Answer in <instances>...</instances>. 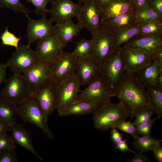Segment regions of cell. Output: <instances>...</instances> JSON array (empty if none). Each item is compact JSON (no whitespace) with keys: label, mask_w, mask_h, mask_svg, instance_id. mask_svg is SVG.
<instances>
[{"label":"cell","mask_w":162,"mask_h":162,"mask_svg":"<svg viewBox=\"0 0 162 162\" xmlns=\"http://www.w3.org/2000/svg\"><path fill=\"white\" fill-rule=\"evenodd\" d=\"M113 92L114 97L118 98L131 118L144 110H154L145 87L138 82L134 74L126 72Z\"/></svg>","instance_id":"1"},{"label":"cell","mask_w":162,"mask_h":162,"mask_svg":"<svg viewBox=\"0 0 162 162\" xmlns=\"http://www.w3.org/2000/svg\"><path fill=\"white\" fill-rule=\"evenodd\" d=\"M128 117L126 109L121 103L114 104L110 102L103 104L94 114L92 119L95 129L105 131L114 128Z\"/></svg>","instance_id":"2"},{"label":"cell","mask_w":162,"mask_h":162,"mask_svg":"<svg viewBox=\"0 0 162 162\" xmlns=\"http://www.w3.org/2000/svg\"><path fill=\"white\" fill-rule=\"evenodd\" d=\"M18 113L25 122L39 128L46 136L53 139L54 135L47 123V119L34 100L30 96L18 105Z\"/></svg>","instance_id":"3"},{"label":"cell","mask_w":162,"mask_h":162,"mask_svg":"<svg viewBox=\"0 0 162 162\" xmlns=\"http://www.w3.org/2000/svg\"><path fill=\"white\" fill-rule=\"evenodd\" d=\"M4 83L0 98L18 106L31 96V90L22 74H13Z\"/></svg>","instance_id":"4"},{"label":"cell","mask_w":162,"mask_h":162,"mask_svg":"<svg viewBox=\"0 0 162 162\" xmlns=\"http://www.w3.org/2000/svg\"><path fill=\"white\" fill-rule=\"evenodd\" d=\"M78 23L87 29L92 37L104 30L101 22V12L96 0H88L81 5L76 17Z\"/></svg>","instance_id":"5"},{"label":"cell","mask_w":162,"mask_h":162,"mask_svg":"<svg viewBox=\"0 0 162 162\" xmlns=\"http://www.w3.org/2000/svg\"><path fill=\"white\" fill-rule=\"evenodd\" d=\"M126 70L122 57L121 47L101 66L100 75L112 91L121 81Z\"/></svg>","instance_id":"6"},{"label":"cell","mask_w":162,"mask_h":162,"mask_svg":"<svg viewBox=\"0 0 162 162\" xmlns=\"http://www.w3.org/2000/svg\"><path fill=\"white\" fill-rule=\"evenodd\" d=\"M40 62L36 51L28 45L20 44L6 64L13 74H22Z\"/></svg>","instance_id":"7"},{"label":"cell","mask_w":162,"mask_h":162,"mask_svg":"<svg viewBox=\"0 0 162 162\" xmlns=\"http://www.w3.org/2000/svg\"><path fill=\"white\" fill-rule=\"evenodd\" d=\"M81 86L75 74L58 83L56 110L58 114L78 100Z\"/></svg>","instance_id":"8"},{"label":"cell","mask_w":162,"mask_h":162,"mask_svg":"<svg viewBox=\"0 0 162 162\" xmlns=\"http://www.w3.org/2000/svg\"><path fill=\"white\" fill-rule=\"evenodd\" d=\"M58 84L50 79L31 94L47 119L56 110Z\"/></svg>","instance_id":"9"},{"label":"cell","mask_w":162,"mask_h":162,"mask_svg":"<svg viewBox=\"0 0 162 162\" xmlns=\"http://www.w3.org/2000/svg\"><path fill=\"white\" fill-rule=\"evenodd\" d=\"M92 48L90 55L101 66L115 52L116 48L113 32L104 29L98 35L92 37Z\"/></svg>","instance_id":"10"},{"label":"cell","mask_w":162,"mask_h":162,"mask_svg":"<svg viewBox=\"0 0 162 162\" xmlns=\"http://www.w3.org/2000/svg\"><path fill=\"white\" fill-rule=\"evenodd\" d=\"M88 85L81 91L78 100L106 104L110 102L114 97L113 91L101 75Z\"/></svg>","instance_id":"11"},{"label":"cell","mask_w":162,"mask_h":162,"mask_svg":"<svg viewBox=\"0 0 162 162\" xmlns=\"http://www.w3.org/2000/svg\"><path fill=\"white\" fill-rule=\"evenodd\" d=\"M126 72L135 74L153 61L152 54L139 48L122 46Z\"/></svg>","instance_id":"12"},{"label":"cell","mask_w":162,"mask_h":162,"mask_svg":"<svg viewBox=\"0 0 162 162\" xmlns=\"http://www.w3.org/2000/svg\"><path fill=\"white\" fill-rule=\"evenodd\" d=\"M26 15L28 20L26 31L28 46H30L37 40L49 38L55 34L56 26L53 25V22L50 19L48 20L46 16H42L40 19L35 20L30 18L28 14Z\"/></svg>","instance_id":"13"},{"label":"cell","mask_w":162,"mask_h":162,"mask_svg":"<svg viewBox=\"0 0 162 162\" xmlns=\"http://www.w3.org/2000/svg\"><path fill=\"white\" fill-rule=\"evenodd\" d=\"M65 46L56 34L38 40L36 52L40 62L54 63L61 56Z\"/></svg>","instance_id":"14"},{"label":"cell","mask_w":162,"mask_h":162,"mask_svg":"<svg viewBox=\"0 0 162 162\" xmlns=\"http://www.w3.org/2000/svg\"><path fill=\"white\" fill-rule=\"evenodd\" d=\"M51 7L48 9L47 14L56 25L61 24L74 17H76L81 5L72 0H53Z\"/></svg>","instance_id":"15"},{"label":"cell","mask_w":162,"mask_h":162,"mask_svg":"<svg viewBox=\"0 0 162 162\" xmlns=\"http://www.w3.org/2000/svg\"><path fill=\"white\" fill-rule=\"evenodd\" d=\"M54 64V63L40 62L23 74L31 93L51 79Z\"/></svg>","instance_id":"16"},{"label":"cell","mask_w":162,"mask_h":162,"mask_svg":"<svg viewBox=\"0 0 162 162\" xmlns=\"http://www.w3.org/2000/svg\"><path fill=\"white\" fill-rule=\"evenodd\" d=\"M101 66L90 55L78 59L75 74L81 86L88 85L100 76Z\"/></svg>","instance_id":"17"},{"label":"cell","mask_w":162,"mask_h":162,"mask_svg":"<svg viewBox=\"0 0 162 162\" xmlns=\"http://www.w3.org/2000/svg\"><path fill=\"white\" fill-rule=\"evenodd\" d=\"M78 58L64 51L54 62L51 79L57 83L76 74Z\"/></svg>","instance_id":"18"},{"label":"cell","mask_w":162,"mask_h":162,"mask_svg":"<svg viewBox=\"0 0 162 162\" xmlns=\"http://www.w3.org/2000/svg\"><path fill=\"white\" fill-rule=\"evenodd\" d=\"M136 10L134 0H114L100 10L101 22L124 14L135 12Z\"/></svg>","instance_id":"19"},{"label":"cell","mask_w":162,"mask_h":162,"mask_svg":"<svg viewBox=\"0 0 162 162\" xmlns=\"http://www.w3.org/2000/svg\"><path fill=\"white\" fill-rule=\"evenodd\" d=\"M122 46L139 48L152 54L162 47V35L154 36L138 35Z\"/></svg>","instance_id":"20"},{"label":"cell","mask_w":162,"mask_h":162,"mask_svg":"<svg viewBox=\"0 0 162 162\" xmlns=\"http://www.w3.org/2000/svg\"><path fill=\"white\" fill-rule=\"evenodd\" d=\"M12 137L14 142L29 151L41 161L42 159L34 148L29 132L22 124L16 122L10 126Z\"/></svg>","instance_id":"21"},{"label":"cell","mask_w":162,"mask_h":162,"mask_svg":"<svg viewBox=\"0 0 162 162\" xmlns=\"http://www.w3.org/2000/svg\"><path fill=\"white\" fill-rule=\"evenodd\" d=\"M162 72V66L155 60H153L148 64L135 74L138 82L145 86L157 85L158 77Z\"/></svg>","instance_id":"22"},{"label":"cell","mask_w":162,"mask_h":162,"mask_svg":"<svg viewBox=\"0 0 162 162\" xmlns=\"http://www.w3.org/2000/svg\"><path fill=\"white\" fill-rule=\"evenodd\" d=\"M135 12L127 13L101 22L104 29L113 32L119 29L130 27L137 24Z\"/></svg>","instance_id":"23"},{"label":"cell","mask_w":162,"mask_h":162,"mask_svg":"<svg viewBox=\"0 0 162 162\" xmlns=\"http://www.w3.org/2000/svg\"><path fill=\"white\" fill-rule=\"evenodd\" d=\"M56 26L55 34L58 36L65 46L72 42L73 38L78 35L83 28L78 23H74L72 19Z\"/></svg>","instance_id":"24"},{"label":"cell","mask_w":162,"mask_h":162,"mask_svg":"<svg viewBox=\"0 0 162 162\" xmlns=\"http://www.w3.org/2000/svg\"><path fill=\"white\" fill-rule=\"evenodd\" d=\"M102 103L77 100L65 108L59 115L61 116L94 114Z\"/></svg>","instance_id":"25"},{"label":"cell","mask_w":162,"mask_h":162,"mask_svg":"<svg viewBox=\"0 0 162 162\" xmlns=\"http://www.w3.org/2000/svg\"><path fill=\"white\" fill-rule=\"evenodd\" d=\"M18 106L0 98V121L9 125L16 122Z\"/></svg>","instance_id":"26"},{"label":"cell","mask_w":162,"mask_h":162,"mask_svg":"<svg viewBox=\"0 0 162 162\" xmlns=\"http://www.w3.org/2000/svg\"><path fill=\"white\" fill-rule=\"evenodd\" d=\"M140 24L119 29L113 32L117 48L139 35Z\"/></svg>","instance_id":"27"},{"label":"cell","mask_w":162,"mask_h":162,"mask_svg":"<svg viewBox=\"0 0 162 162\" xmlns=\"http://www.w3.org/2000/svg\"><path fill=\"white\" fill-rule=\"evenodd\" d=\"M145 88L154 110L160 118L162 116V87L158 85H150Z\"/></svg>","instance_id":"28"},{"label":"cell","mask_w":162,"mask_h":162,"mask_svg":"<svg viewBox=\"0 0 162 162\" xmlns=\"http://www.w3.org/2000/svg\"><path fill=\"white\" fill-rule=\"evenodd\" d=\"M135 16L137 23L152 21H162V16L151 9L147 4L136 10Z\"/></svg>","instance_id":"29"},{"label":"cell","mask_w":162,"mask_h":162,"mask_svg":"<svg viewBox=\"0 0 162 162\" xmlns=\"http://www.w3.org/2000/svg\"><path fill=\"white\" fill-rule=\"evenodd\" d=\"M162 142L161 140H157L151 136H139L134 138L133 145L137 151L143 152L152 151L158 142Z\"/></svg>","instance_id":"30"},{"label":"cell","mask_w":162,"mask_h":162,"mask_svg":"<svg viewBox=\"0 0 162 162\" xmlns=\"http://www.w3.org/2000/svg\"><path fill=\"white\" fill-rule=\"evenodd\" d=\"M140 24L139 36H154L162 35V21H152Z\"/></svg>","instance_id":"31"},{"label":"cell","mask_w":162,"mask_h":162,"mask_svg":"<svg viewBox=\"0 0 162 162\" xmlns=\"http://www.w3.org/2000/svg\"><path fill=\"white\" fill-rule=\"evenodd\" d=\"M92 44V39L88 40L82 38L77 42L75 49L71 53L78 59L87 56L91 53Z\"/></svg>","instance_id":"32"},{"label":"cell","mask_w":162,"mask_h":162,"mask_svg":"<svg viewBox=\"0 0 162 162\" xmlns=\"http://www.w3.org/2000/svg\"><path fill=\"white\" fill-rule=\"evenodd\" d=\"M0 8L9 9L16 13H23L26 14L32 11L26 8L20 0H0Z\"/></svg>","instance_id":"33"},{"label":"cell","mask_w":162,"mask_h":162,"mask_svg":"<svg viewBox=\"0 0 162 162\" xmlns=\"http://www.w3.org/2000/svg\"><path fill=\"white\" fill-rule=\"evenodd\" d=\"M22 38H18L15 34L10 32L8 27H6L4 31L1 36L2 43L4 45L9 46L15 47L16 49L19 46V44Z\"/></svg>","instance_id":"34"},{"label":"cell","mask_w":162,"mask_h":162,"mask_svg":"<svg viewBox=\"0 0 162 162\" xmlns=\"http://www.w3.org/2000/svg\"><path fill=\"white\" fill-rule=\"evenodd\" d=\"M53 0H26V2H30L34 6L35 14L42 16H46L47 14V6Z\"/></svg>","instance_id":"35"},{"label":"cell","mask_w":162,"mask_h":162,"mask_svg":"<svg viewBox=\"0 0 162 162\" xmlns=\"http://www.w3.org/2000/svg\"><path fill=\"white\" fill-rule=\"evenodd\" d=\"M114 128L129 134L134 138L138 135L136 126L130 121L124 120L116 124Z\"/></svg>","instance_id":"36"},{"label":"cell","mask_w":162,"mask_h":162,"mask_svg":"<svg viewBox=\"0 0 162 162\" xmlns=\"http://www.w3.org/2000/svg\"><path fill=\"white\" fill-rule=\"evenodd\" d=\"M159 119L157 117L150 119L148 122L135 126L137 134L143 136H151L150 133L152 128L154 124L156 121Z\"/></svg>","instance_id":"37"},{"label":"cell","mask_w":162,"mask_h":162,"mask_svg":"<svg viewBox=\"0 0 162 162\" xmlns=\"http://www.w3.org/2000/svg\"><path fill=\"white\" fill-rule=\"evenodd\" d=\"M154 113H155V112L151 109L142 110L136 115V118L133 124L136 126L146 123L150 120L152 115Z\"/></svg>","instance_id":"38"},{"label":"cell","mask_w":162,"mask_h":162,"mask_svg":"<svg viewBox=\"0 0 162 162\" xmlns=\"http://www.w3.org/2000/svg\"><path fill=\"white\" fill-rule=\"evenodd\" d=\"M16 148L12 137L7 133L0 135V152L8 149Z\"/></svg>","instance_id":"39"},{"label":"cell","mask_w":162,"mask_h":162,"mask_svg":"<svg viewBox=\"0 0 162 162\" xmlns=\"http://www.w3.org/2000/svg\"><path fill=\"white\" fill-rule=\"evenodd\" d=\"M16 148H11L0 152V162H17L18 159Z\"/></svg>","instance_id":"40"},{"label":"cell","mask_w":162,"mask_h":162,"mask_svg":"<svg viewBox=\"0 0 162 162\" xmlns=\"http://www.w3.org/2000/svg\"><path fill=\"white\" fill-rule=\"evenodd\" d=\"M147 4L151 9L162 16V0H149Z\"/></svg>","instance_id":"41"},{"label":"cell","mask_w":162,"mask_h":162,"mask_svg":"<svg viewBox=\"0 0 162 162\" xmlns=\"http://www.w3.org/2000/svg\"><path fill=\"white\" fill-rule=\"evenodd\" d=\"M127 141L128 140L126 139H122L120 141L115 144V148L124 153L127 151L135 153V151H132L129 148L127 144Z\"/></svg>","instance_id":"42"},{"label":"cell","mask_w":162,"mask_h":162,"mask_svg":"<svg viewBox=\"0 0 162 162\" xmlns=\"http://www.w3.org/2000/svg\"><path fill=\"white\" fill-rule=\"evenodd\" d=\"M143 153L138 151H135V156L132 159L128 161L130 162H148L149 159Z\"/></svg>","instance_id":"43"},{"label":"cell","mask_w":162,"mask_h":162,"mask_svg":"<svg viewBox=\"0 0 162 162\" xmlns=\"http://www.w3.org/2000/svg\"><path fill=\"white\" fill-rule=\"evenodd\" d=\"M161 143V142H160L156 143L152 150L155 159L158 162H162V147Z\"/></svg>","instance_id":"44"},{"label":"cell","mask_w":162,"mask_h":162,"mask_svg":"<svg viewBox=\"0 0 162 162\" xmlns=\"http://www.w3.org/2000/svg\"><path fill=\"white\" fill-rule=\"evenodd\" d=\"M110 134L111 140L115 144L120 141L123 137V134L120 133L115 128H112Z\"/></svg>","instance_id":"45"},{"label":"cell","mask_w":162,"mask_h":162,"mask_svg":"<svg viewBox=\"0 0 162 162\" xmlns=\"http://www.w3.org/2000/svg\"><path fill=\"white\" fill-rule=\"evenodd\" d=\"M8 67L6 63H0V86L6 81Z\"/></svg>","instance_id":"46"},{"label":"cell","mask_w":162,"mask_h":162,"mask_svg":"<svg viewBox=\"0 0 162 162\" xmlns=\"http://www.w3.org/2000/svg\"><path fill=\"white\" fill-rule=\"evenodd\" d=\"M153 60H155L162 66V47L152 54Z\"/></svg>","instance_id":"47"},{"label":"cell","mask_w":162,"mask_h":162,"mask_svg":"<svg viewBox=\"0 0 162 162\" xmlns=\"http://www.w3.org/2000/svg\"><path fill=\"white\" fill-rule=\"evenodd\" d=\"M114 0H96L100 10L105 7Z\"/></svg>","instance_id":"48"},{"label":"cell","mask_w":162,"mask_h":162,"mask_svg":"<svg viewBox=\"0 0 162 162\" xmlns=\"http://www.w3.org/2000/svg\"><path fill=\"white\" fill-rule=\"evenodd\" d=\"M10 126L0 121V135L10 131Z\"/></svg>","instance_id":"49"},{"label":"cell","mask_w":162,"mask_h":162,"mask_svg":"<svg viewBox=\"0 0 162 162\" xmlns=\"http://www.w3.org/2000/svg\"><path fill=\"white\" fill-rule=\"evenodd\" d=\"M136 6V10L148 4L149 0H134Z\"/></svg>","instance_id":"50"},{"label":"cell","mask_w":162,"mask_h":162,"mask_svg":"<svg viewBox=\"0 0 162 162\" xmlns=\"http://www.w3.org/2000/svg\"><path fill=\"white\" fill-rule=\"evenodd\" d=\"M157 84L158 86L162 87V72L160 73L158 77Z\"/></svg>","instance_id":"51"},{"label":"cell","mask_w":162,"mask_h":162,"mask_svg":"<svg viewBox=\"0 0 162 162\" xmlns=\"http://www.w3.org/2000/svg\"><path fill=\"white\" fill-rule=\"evenodd\" d=\"M78 0L79 2L80 3H83L88 0Z\"/></svg>","instance_id":"52"}]
</instances>
